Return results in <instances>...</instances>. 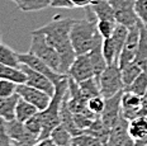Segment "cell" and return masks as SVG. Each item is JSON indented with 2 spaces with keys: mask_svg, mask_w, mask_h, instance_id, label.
<instances>
[{
  "mask_svg": "<svg viewBox=\"0 0 147 146\" xmlns=\"http://www.w3.org/2000/svg\"><path fill=\"white\" fill-rule=\"evenodd\" d=\"M0 146H15L13 140L9 137L7 131H5L4 121H1V123H0Z\"/></svg>",
  "mask_w": 147,
  "mask_h": 146,
  "instance_id": "cell-34",
  "label": "cell"
},
{
  "mask_svg": "<svg viewBox=\"0 0 147 146\" xmlns=\"http://www.w3.org/2000/svg\"><path fill=\"white\" fill-rule=\"evenodd\" d=\"M115 27H117V22H113V20L100 19V20H98V23H96L98 32L100 33V36H102L104 39L112 37L113 33L115 31Z\"/></svg>",
  "mask_w": 147,
  "mask_h": 146,
  "instance_id": "cell-29",
  "label": "cell"
},
{
  "mask_svg": "<svg viewBox=\"0 0 147 146\" xmlns=\"http://www.w3.org/2000/svg\"><path fill=\"white\" fill-rule=\"evenodd\" d=\"M102 51L104 55V59L108 65H113V64H118L119 61V55L117 52V48H115L114 43H113L112 38H107L103 41V46Z\"/></svg>",
  "mask_w": 147,
  "mask_h": 146,
  "instance_id": "cell-26",
  "label": "cell"
},
{
  "mask_svg": "<svg viewBox=\"0 0 147 146\" xmlns=\"http://www.w3.org/2000/svg\"><path fill=\"white\" fill-rule=\"evenodd\" d=\"M18 84L10 80L0 79V98H8L17 94Z\"/></svg>",
  "mask_w": 147,
  "mask_h": 146,
  "instance_id": "cell-31",
  "label": "cell"
},
{
  "mask_svg": "<svg viewBox=\"0 0 147 146\" xmlns=\"http://www.w3.org/2000/svg\"><path fill=\"white\" fill-rule=\"evenodd\" d=\"M140 36H141V31H140V20H138V23L136 26L131 27L129 31H128L127 39L124 42L123 50H122L121 56H119V61H118V65L121 69L124 68L128 64L133 62L136 53H137V50H138Z\"/></svg>",
  "mask_w": 147,
  "mask_h": 146,
  "instance_id": "cell-6",
  "label": "cell"
},
{
  "mask_svg": "<svg viewBox=\"0 0 147 146\" xmlns=\"http://www.w3.org/2000/svg\"><path fill=\"white\" fill-rule=\"evenodd\" d=\"M121 71H122V79H123V83L125 85V88H127L128 85H131L134 80H136L137 76H138L143 70L141 69L136 62H131V64H128V65H125L124 68H122Z\"/></svg>",
  "mask_w": 147,
  "mask_h": 146,
  "instance_id": "cell-25",
  "label": "cell"
},
{
  "mask_svg": "<svg viewBox=\"0 0 147 146\" xmlns=\"http://www.w3.org/2000/svg\"><path fill=\"white\" fill-rule=\"evenodd\" d=\"M20 69L23 70L27 76V81H26L27 85L42 90V92L50 94L51 97L55 94V84L52 83L51 79H48L46 75L36 71V70L30 69L29 66H27V65H22V64H20Z\"/></svg>",
  "mask_w": 147,
  "mask_h": 146,
  "instance_id": "cell-11",
  "label": "cell"
},
{
  "mask_svg": "<svg viewBox=\"0 0 147 146\" xmlns=\"http://www.w3.org/2000/svg\"><path fill=\"white\" fill-rule=\"evenodd\" d=\"M4 127L8 136L15 142H26V144L34 145L37 141H39L37 136L33 135L27 128V126L18 120H13L10 122H4Z\"/></svg>",
  "mask_w": 147,
  "mask_h": 146,
  "instance_id": "cell-13",
  "label": "cell"
},
{
  "mask_svg": "<svg viewBox=\"0 0 147 146\" xmlns=\"http://www.w3.org/2000/svg\"><path fill=\"white\" fill-rule=\"evenodd\" d=\"M38 109H37L33 104H30L29 102L24 100L23 98L18 99L17 103V108H15V120H18L19 122L26 123L29 118H32L34 114L38 113Z\"/></svg>",
  "mask_w": 147,
  "mask_h": 146,
  "instance_id": "cell-18",
  "label": "cell"
},
{
  "mask_svg": "<svg viewBox=\"0 0 147 146\" xmlns=\"http://www.w3.org/2000/svg\"><path fill=\"white\" fill-rule=\"evenodd\" d=\"M1 121H3V120H0V123H1Z\"/></svg>",
  "mask_w": 147,
  "mask_h": 146,
  "instance_id": "cell-42",
  "label": "cell"
},
{
  "mask_svg": "<svg viewBox=\"0 0 147 146\" xmlns=\"http://www.w3.org/2000/svg\"><path fill=\"white\" fill-rule=\"evenodd\" d=\"M122 93L115 94L112 98L105 99V107H104L103 113L100 114V120L103 121V123L108 127L109 130H112V127L119 121V118L122 117V107H121V99H122Z\"/></svg>",
  "mask_w": 147,
  "mask_h": 146,
  "instance_id": "cell-12",
  "label": "cell"
},
{
  "mask_svg": "<svg viewBox=\"0 0 147 146\" xmlns=\"http://www.w3.org/2000/svg\"><path fill=\"white\" fill-rule=\"evenodd\" d=\"M76 19L72 18H63L61 16H55L45 26L32 31L33 33L45 36L46 41L59 52L62 64V74L67 75L70 66L76 59V52L72 47L70 32Z\"/></svg>",
  "mask_w": 147,
  "mask_h": 146,
  "instance_id": "cell-1",
  "label": "cell"
},
{
  "mask_svg": "<svg viewBox=\"0 0 147 146\" xmlns=\"http://www.w3.org/2000/svg\"><path fill=\"white\" fill-rule=\"evenodd\" d=\"M19 99L18 94H14L8 98H0V120L4 122H10L15 120V108Z\"/></svg>",
  "mask_w": 147,
  "mask_h": 146,
  "instance_id": "cell-15",
  "label": "cell"
},
{
  "mask_svg": "<svg viewBox=\"0 0 147 146\" xmlns=\"http://www.w3.org/2000/svg\"><path fill=\"white\" fill-rule=\"evenodd\" d=\"M142 113L143 116H147V90L142 95Z\"/></svg>",
  "mask_w": 147,
  "mask_h": 146,
  "instance_id": "cell-38",
  "label": "cell"
},
{
  "mask_svg": "<svg viewBox=\"0 0 147 146\" xmlns=\"http://www.w3.org/2000/svg\"><path fill=\"white\" fill-rule=\"evenodd\" d=\"M122 114L125 120L129 121L143 116L142 113V97L137 95L129 90H123L121 99Z\"/></svg>",
  "mask_w": 147,
  "mask_h": 146,
  "instance_id": "cell-10",
  "label": "cell"
},
{
  "mask_svg": "<svg viewBox=\"0 0 147 146\" xmlns=\"http://www.w3.org/2000/svg\"><path fill=\"white\" fill-rule=\"evenodd\" d=\"M17 94L20 98H23L24 100L29 102L30 104H33L39 112L45 111L50 105L51 99H52L50 94L42 92L39 89H36L33 87H29L27 84H18Z\"/></svg>",
  "mask_w": 147,
  "mask_h": 146,
  "instance_id": "cell-7",
  "label": "cell"
},
{
  "mask_svg": "<svg viewBox=\"0 0 147 146\" xmlns=\"http://www.w3.org/2000/svg\"><path fill=\"white\" fill-rule=\"evenodd\" d=\"M124 146H147V145H142V144H140V142H137V141H134V140L129 139L127 142H125Z\"/></svg>",
  "mask_w": 147,
  "mask_h": 146,
  "instance_id": "cell-39",
  "label": "cell"
},
{
  "mask_svg": "<svg viewBox=\"0 0 147 146\" xmlns=\"http://www.w3.org/2000/svg\"><path fill=\"white\" fill-rule=\"evenodd\" d=\"M96 23L98 22L88 20L86 18L75 20L70 32V38L76 55L89 53L103 45L104 38L98 32Z\"/></svg>",
  "mask_w": 147,
  "mask_h": 146,
  "instance_id": "cell-2",
  "label": "cell"
},
{
  "mask_svg": "<svg viewBox=\"0 0 147 146\" xmlns=\"http://www.w3.org/2000/svg\"><path fill=\"white\" fill-rule=\"evenodd\" d=\"M33 146H57V145L55 144V142L52 141L50 137H47V139H43V140H39V141H37Z\"/></svg>",
  "mask_w": 147,
  "mask_h": 146,
  "instance_id": "cell-37",
  "label": "cell"
},
{
  "mask_svg": "<svg viewBox=\"0 0 147 146\" xmlns=\"http://www.w3.org/2000/svg\"><path fill=\"white\" fill-rule=\"evenodd\" d=\"M124 90H129V92L142 97L147 90V71L141 72L132 84L128 85L127 88H124Z\"/></svg>",
  "mask_w": 147,
  "mask_h": 146,
  "instance_id": "cell-27",
  "label": "cell"
},
{
  "mask_svg": "<svg viewBox=\"0 0 147 146\" xmlns=\"http://www.w3.org/2000/svg\"><path fill=\"white\" fill-rule=\"evenodd\" d=\"M114 8L115 20L118 24H123L127 28L136 26L138 23V17L134 11L136 0H108Z\"/></svg>",
  "mask_w": 147,
  "mask_h": 146,
  "instance_id": "cell-5",
  "label": "cell"
},
{
  "mask_svg": "<svg viewBox=\"0 0 147 146\" xmlns=\"http://www.w3.org/2000/svg\"><path fill=\"white\" fill-rule=\"evenodd\" d=\"M19 61L22 65H27V66H29L30 69H33V70H36V71L41 72V74L46 75L48 79H51L53 84L59 83V81H61L62 79H65L67 76V75L59 74V72L53 71L47 64H45L41 59H38L36 55L30 53L29 51L26 53H19Z\"/></svg>",
  "mask_w": 147,
  "mask_h": 146,
  "instance_id": "cell-9",
  "label": "cell"
},
{
  "mask_svg": "<svg viewBox=\"0 0 147 146\" xmlns=\"http://www.w3.org/2000/svg\"><path fill=\"white\" fill-rule=\"evenodd\" d=\"M140 43L138 50H137L136 57H134L133 62H136L143 71H147V26H145L140 20Z\"/></svg>",
  "mask_w": 147,
  "mask_h": 146,
  "instance_id": "cell-14",
  "label": "cell"
},
{
  "mask_svg": "<svg viewBox=\"0 0 147 146\" xmlns=\"http://www.w3.org/2000/svg\"><path fill=\"white\" fill-rule=\"evenodd\" d=\"M0 45H1V33H0Z\"/></svg>",
  "mask_w": 147,
  "mask_h": 146,
  "instance_id": "cell-41",
  "label": "cell"
},
{
  "mask_svg": "<svg viewBox=\"0 0 147 146\" xmlns=\"http://www.w3.org/2000/svg\"><path fill=\"white\" fill-rule=\"evenodd\" d=\"M103 46V45H102ZM102 46L94 48L93 51L89 52V56H90L91 64H93V68H94V72H95V76L98 78L100 74L107 69L108 64H107L105 59H104V55L102 51Z\"/></svg>",
  "mask_w": 147,
  "mask_h": 146,
  "instance_id": "cell-24",
  "label": "cell"
},
{
  "mask_svg": "<svg viewBox=\"0 0 147 146\" xmlns=\"http://www.w3.org/2000/svg\"><path fill=\"white\" fill-rule=\"evenodd\" d=\"M128 135L129 139L134 140H142L147 136V116H140L129 121L128 123Z\"/></svg>",
  "mask_w": 147,
  "mask_h": 146,
  "instance_id": "cell-17",
  "label": "cell"
},
{
  "mask_svg": "<svg viewBox=\"0 0 147 146\" xmlns=\"http://www.w3.org/2000/svg\"><path fill=\"white\" fill-rule=\"evenodd\" d=\"M94 0H71V3L74 4L75 8H85L93 3Z\"/></svg>",
  "mask_w": 147,
  "mask_h": 146,
  "instance_id": "cell-36",
  "label": "cell"
},
{
  "mask_svg": "<svg viewBox=\"0 0 147 146\" xmlns=\"http://www.w3.org/2000/svg\"><path fill=\"white\" fill-rule=\"evenodd\" d=\"M0 79L14 81L17 84H26L27 76L22 69H15L0 64Z\"/></svg>",
  "mask_w": 147,
  "mask_h": 146,
  "instance_id": "cell-21",
  "label": "cell"
},
{
  "mask_svg": "<svg viewBox=\"0 0 147 146\" xmlns=\"http://www.w3.org/2000/svg\"><path fill=\"white\" fill-rule=\"evenodd\" d=\"M0 64L10 66V68L20 69L19 53L15 52L13 48H10L7 45H0Z\"/></svg>",
  "mask_w": 147,
  "mask_h": 146,
  "instance_id": "cell-19",
  "label": "cell"
},
{
  "mask_svg": "<svg viewBox=\"0 0 147 146\" xmlns=\"http://www.w3.org/2000/svg\"><path fill=\"white\" fill-rule=\"evenodd\" d=\"M71 146H105L99 139L94 137L88 133H80L78 136H74Z\"/></svg>",
  "mask_w": 147,
  "mask_h": 146,
  "instance_id": "cell-28",
  "label": "cell"
},
{
  "mask_svg": "<svg viewBox=\"0 0 147 146\" xmlns=\"http://www.w3.org/2000/svg\"><path fill=\"white\" fill-rule=\"evenodd\" d=\"M67 75L70 78H72L76 83H81V81L86 80V79L95 76V72H94V68H93V64H91L89 53L78 55L76 59L74 60L72 65L70 66Z\"/></svg>",
  "mask_w": 147,
  "mask_h": 146,
  "instance_id": "cell-8",
  "label": "cell"
},
{
  "mask_svg": "<svg viewBox=\"0 0 147 146\" xmlns=\"http://www.w3.org/2000/svg\"><path fill=\"white\" fill-rule=\"evenodd\" d=\"M90 7L94 10V13H95L98 20L107 19V20L117 22V20H115L114 8L112 7V4H110L108 0H94L90 4Z\"/></svg>",
  "mask_w": 147,
  "mask_h": 146,
  "instance_id": "cell-16",
  "label": "cell"
},
{
  "mask_svg": "<svg viewBox=\"0 0 147 146\" xmlns=\"http://www.w3.org/2000/svg\"><path fill=\"white\" fill-rule=\"evenodd\" d=\"M13 142L15 146H33L32 144H26V142H15V141H13Z\"/></svg>",
  "mask_w": 147,
  "mask_h": 146,
  "instance_id": "cell-40",
  "label": "cell"
},
{
  "mask_svg": "<svg viewBox=\"0 0 147 146\" xmlns=\"http://www.w3.org/2000/svg\"><path fill=\"white\" fill-rule=\"evenodd\" d=\"M24 124H26L27 128H28L34 136H37V137H38V140H39V136H41L42 128H43V123H42L41 112H38V113L34 114L32 118H29V120L27 121V122L24 123Z\"/></svg>",
  "mask_w": 147,
  "mask_h": 146,
  "instance_id": "cell-30",
  "label": "cell"
},
{
  "mask_svg": "<svg viewBox=\"0 0 147 146\" xmlns=\"http://www.w3.org/2000/svg\"><path fill=\"white\" fill-rule=\"evenodd\" d=\"M134 11L141 22L147 26V0H136Z\"/></svg>",
  "mask_w": 147,
  "mask_h": 146,
  "instance_id": "cell-33",
  "label": "cell"
},
{
  "mask_svg": "<svg viewBox=\"0 0 147 146\" xmlns=\"http://www.w3.org/2000/svg\"><path fill=\"white\" fill-rule=\"evenodd\" d=\"M30 37L32 38H30L29 52L36 55L38 59H41L45 64H47L53 71L62 74V64H61L60 55L46 41L45 36L30 32Z\"/></svg>",
  "mask_w": 147,
  "mask_h": 146,
  "instance_id": "cell-3",
  "label": "cell"
},
{
  "mask_svg": "<svg viewBox=\"0 0 147 146\" xmlns=\"http://www.w3.org/2000/svg\"><path fill=\"white\" fill-rule=\"evenodd\" d=\"M22 11H38L51 7V0H11Z\"/></svg>",
  "mask_w": 147,
  "mask_h": 146,
  "instance_id": "cell-22",
  "label": "cell"
},
{
  "mask_svg": "<svg viewBox=\"0 0 147 146\" xmlns=\"http://www.w3.org/2000/svg\"><path fill=\"white\" fill-rule=\"evenodd\" d=\"M98 81L100 87V94L104 99L112 98L115 94L123 92L125 88L118 64L107 66V69L98 76Z\"/></svg>",
  "mask_w": 147,
  "mask_h": 146,
  "instance_id": "cell-4",
  "label": "cell"
},
{
  "mask_svg": "<svg viewBox=\"0 0 147 146\" xmlns=\"http://www.w3.org/2000/svg\"><path fill=\"white\" fill-rule=\"evenodd\" d=\"M79 87H80V89H81V93L84 94V97L88 100L91 99V98H94V97L102 95V94H100L99 81H98V78L96 76L90 78V79H86V80L79 83Z\"/></svg>",
  "mask_w": 147,
  "mask_h": 146,
  "instance_id": "cell-23",
  "label": "cell"
},
{
  "mask_svg": "<svg viewBox=\"0 0 147 146\" xmlns=\"http://www.w3.org/2000/svg\"><path fill=\"white\" fill-rule=\"evenodd\" d=\"M104 107H105V99H104L102 95L94 97V98L88 100V109L93 112L94 114L99 116V117H100V114L103 113Z\"/></svg>",
  "mask_w": 147,
  "mask_h": 146,
  "instance_id": "cell-32",
  "label": "cell"
},
{
  "mask_svg": "<svg viewBox=\"0 0 147 146\" xmlns=\"http://www.w3.org/2000/svg\"><path fill=\"white\" fill-rule=\"evenodd\" d=\"M52 8H60V9H74V4L71 0H51Z\"/></svg>",
  "mask_w": 147,
  "mask_h": 146,
  "instance_id": "cell-35",
  "label": "cell"
},
{
  "mask_svg": "<svg viewBox=\"0 0 147 146\" xmlns=\"http://www.w3.org/2000/svg\"><path fill=\"white\" fill-rule=\"evenodd\" d=\"M72 137H74L72 133L62 123H60L57 127H55L50 135V139L57 146H71Z\"/></svg>",
  "mask_w": 147,
  "mask_h": 146,
  "instance_id": "cell-20",
  "label": "cell"
}]
</instances>
